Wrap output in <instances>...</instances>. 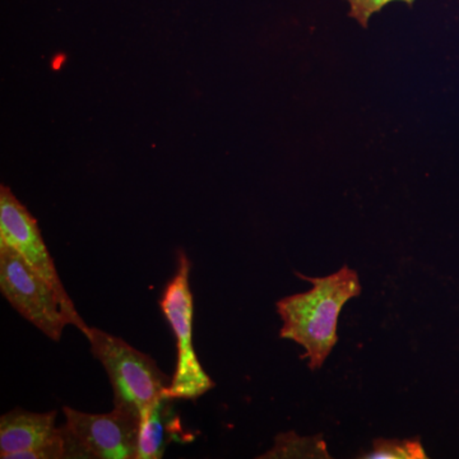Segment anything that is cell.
<instances>
[{"label": "cell", "mask_w": 459, "mask_h": 459, "mask_svg": "<svg viewBox=\"0 0 459 459\" xmlns=\"http://www.w3.org/2000/svg\"><path fill=\"white\" fill-rule=\"evenodd\" d=\"M190 261L186 253L178 256V268L170 282L166 285L160 300L162 314L177 337V368L171 377L168 394L174 400H197L214 386L195 355L193 346V303L189 283Z\"/></svg>", "instance_id": "obj_4"}, {"label": "cell", "mask_w": 459, "mask_h": 459, "mask_svg": "<svg viewBox=\"0 0 459 459\" xmlns=\"http://www.w3.org/2000/svg\"><path fill=\"white\" fill-rule=\"evenodd\" d=\"M84 336L91 351L107 370L114 391V409L140 419L160 397L168 394L171 377L146 353L120 337L89 327Z\"/></svg>", "instance_id": "obj_2"}, {"label": "cell", "mask_w": 459, "mask_h": 459, "mask_svg": "<svg viewBox=\"0 0 459 459\" xmlns=\"http://www.w3.org/2000/svg\"><path fill=\"white\" fill-rule=\"evenodd\" d=\"M56 411L30 412L16 409L0 419V458H80L65 428L56 427Z\"/></svg>", "instance_id": "obj_5"}, {"label": "cell", "mask_w": 459, "mask_h": 459, "mask_svg": "<svg viewBox=\"0 0 459 459\" xmlns=\"http://www.w3.org/2000/svg\"><path fill=\"white\" fill-rule=\"evenodd\" d=\"M350 5V17L356 22L360 23L361 27L367 29L369 25L370 18L376 13H379L383 8L394 2L406 3L412 5L416 0H346Z\"/></svg>", "instance_id": "obj_11"}, {"label": "cell", "mask_w": 459, "mask_h": 459, "mask_svg": "<svg viewBox=\"0 0 459 459\" xmlns=\"http://www.w3.org/2000/svg\"><path fill=\"white\" fill-rule=\"evenodd\" d=\"M174 398L164 394L140 418L137 459H159L178 435H184L180 416L174 411Z\"/></svg>", "instance_id": "obj_8"}, {"label": "cell", "mask_w": 459, "mask_h": 459, "mask_svg": "<svg viewBox=\"0 0 459 459\" xmlns=\"http://www.w3.org/2000/svg\"><path fill=\"white\" fill-rule=\"evenodd\" d=\"M367 459H427V452L419 437L410 439H376L373 451L360 455Z\"/></svg>", "instance_id": "obj_10"}, {"label": "cell", "mask_w": 459, "mask_h": 459, "mask_svg": "<svg viewBox=\"0 0 459 459\" xmlns=\"http://www.w3.org/2000/svg\"><path fill=\"white\" fill-rule=\"evenodd\" d=\"M0 244L16 250L33 270L56 290L57 294L74 303L57 274L54 259L39 229L38 220L5 186L0 188Z\"/></svg>", "instance_id": "obj_7"}, {"label": "cell", "mask_w": 459, "mask_h": 459, "mask_svg": "<svg viewBox=\"0 0 459 459\" xmlns=\"http://www.w3.org/2000/svg\"><path fill=\"white\" fill-rule=\"evenodd\" d=\"M0 290L21 316L51 340L59 342L66 325L84 332L89 325L74 303L57 294L41 274L33 270L16 250L0 244Z\"/></svg>", "instance_id": "obj_3"}, {"label": "cell", "mask_w": 459, "mask_h": 459, "mask_svg": "<svg viewBox=\"0 0 459 459\" xmlns=\"http://www.w3.org/2000/svg\"><path fill=\"white\" fill-rule=\"evenodd\" d=\"M296 274L313 287L277 303V313L283 322L280 337L303 346L301 359H309V369L316 371L336 346L338 316L347 301L361 294V283L358 272L347 265L319 279Z\"/></svg>", "instance_id": "obj_1"}, {"label": "cell", "mask_w": 459, "mask_h": 459, "mask_svg": "<svg viewBox=\"0 0 459 459\" xmlns=\"http://www.w3.org/2000/svg\"><path fill=\"white\" fill-rule=\"evenodd\" d=\"M258 458H331L322 435L301 437L295 433L280 434L273 448Z\"/></svg>", "instance_id": "obj_9"}, {"label": "cell", "mask_w": 459, "mask_h": 459, "mask_svg": "<svg viewBox=\"0 0 459 459\" xmlns=\"http://www.w3.org/2000/svg\"><path fill=\"white\" fill-rule=\"evenodd\" d=\"M65 430L81 458L137 459L140 419L122 411L86 413L63 407Z\"/></svg>", "instance_id": "obj_6"}]
</instances>
